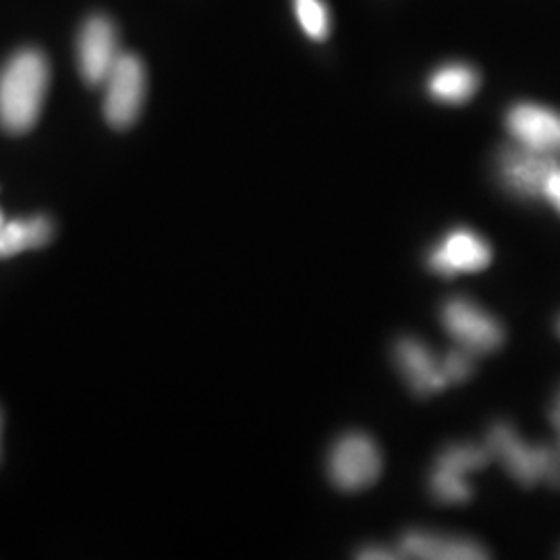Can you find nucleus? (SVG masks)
Returning a JSON list of instances; mask_svg holds the SVG:
<instances>
[{
    "label": "nucleus",
    "instance_id": "nucleus-1",
    "mask_svg": "<svg viewBox=\"0 0 560 560\" xmlns=\"http://www.w3.org/2000/svg\"><path fill=\"white\" fill-rule=\"evenodd\" d=\"M48 90V62L38 50H21L0 71V125L25 133L40 117Z\"/></svg>",
    "mask_w": 560,
    "mask_h": 560
},
{
    "label": "nucleus",
    "instance_id": "nucleus-2",
    "mask_svg": "<svg viewBox=\"0 0 560 560\" xmlns=\"http://www.w3.org/2000/svg\"><path fill=\"white\" fill-rule=\"evenodd\" d=\"M486 446L492 459L501 460L506 474L523 488H534L541 481L550 488H560L559 446L527 444L506 421H499L490 428Z\"/></svg>",
    "mask_w": 560,
    "mask_h": 560
},
{
    "label": "nucleus",
    "instance_id": "nucleus-3",
    "mask_svg": "<svg viewBox=\"0 0 560 560\" xmlns=\"http://www.w3.org/2000/svg\"><path fill=\"white\" fill-rule=\"evenodd\" d=\"M381 448L363 432H349L332 444L326 469L330 481L342 492H360L381 480Z\"/></svg>",
    "mask_w": 560,
    "mask_h": 560
},
{
    "label": "nucleus",
    "instance_id": "nucleus-4",
    "mask_svg": "<svg viewBox=\"0 0 560 560\" xmlns=\"http://www.w3.org/2000/svg\"><path fill=\"white\" fill-rule=\"evenodd\" d=\"M492 460L488 446L448 444L430 471V494L442 504H467L474 499L469 476Z\"/></svg>",
    "mask_w": 560,
    "mask_h": 560
},
{
    "label": "nucleus",
    "instance_id": "nucleus-5",
    "mask_svg": "<svg viewBox=\"0 0 560 560\" xmlns=\"http://www.w3.org/2000/svg\"><path fill=\"white\" fill-rule=\"evenodd\" d=\"M441 322L444 330L459 342V347L474 355L492 353L504 342L501 322L481 310L476 301L451 298L442 305Z\"/></svg>",
    "mask_w": 560,
    "mask_h": 560
},
{
    "label": "nucleus",
    "instance_id": "nucleus-6",
    "mask_svg": "<svg viewBox=\"0 0 560 560\" xmlns=\"http://www.w3.org/2000/svg\"><path fill=\"white\" fill-rule=\"evenodd\" d=\"M104 113L113 127H129L140 117L145 98V69L136 55L120 52L113 71L104 81Z\"/></svg>",
    "mask_w": 560,
    "mask_h": 560
},
{
    "label": "nucleus",
    "instance_id": "nucleus-7",
    "mask_svg": "<svg viewBox=\"0 0 560 560\" xmlns=\"http://www.w3.org/2000/svg\"><path fill=\"white\" fill-rule=\"evenodd\" d=\"M492 261L488 241L471 229H453L428 254V268L441 277L480 272Z\"/></svg>",
    "mask_w": 560,
    "mask_h": 560
},
{
    "label": "nucleus",
    "instance_id": "nucleus-8",
    "mask_svg": "<svg viewBox=\"0 0 560 560\" xmlns=\"http://www.w3.org/2000/svg\"><path fill=\"white\" fill-rule=\"evenodd\" d=\"M506 129L515 143L541 152L548 156H560V113L536 104L517 102L506 113Z\"/></svg>",
    "mask_w": 560,
    "mask_h": 560
},
{
    "label": "nucleus",
    "instance_id": "nucleus-9",
    "mask_svg": "<svg viewBox=\"0 0 560 560\" xmlns=\"http://www.w3.org/2000/svg\"><path fill=\"white\" fill-rule=\"evenodd\" d=\"M557 164V156L534 152L515 143L513 148L502 150L499 156V177L502 187L513 196L521 200H538L548 175Z\"/></svg>",
    "mask_w": 560,
    "mask_h": 560
},
{
    "label": "nucleus",
    "instance_id": "nucleus-10",
    "mask_svg": "<svg viewBox=\"0 0 560 560\" xmlns=\"http://www.w3.org/2000/svg\"><path fill=\"white\" fill-rule=\"evenodd\" d=\"M78 57L83 80L90 85H104L120 57L115 25L102 15L88 21L81 30Z\"/></svg>",
    "mask_w": 560,
    "mask_h": 560
},
{
    "label": "nucleus",
    "instance_id": "nucleus-11",
    "mask_svg": "<svg viewBox=\"0 0 560 560\" xmlns=\"http://www.w3.org/2000/svg\"><path fill=\"white\" fill-rule=\"evenodd\" d=\"M393 353L402 378L418 397H432L451 386L444 376L442 360L420 339L402 337L397 340Z\"/></svg>",
    "mask_w": 560,
    "mask_h": 560
},
{
    "label": "nucleus",
    "instance_id": "nucleus-12",
    "mask_svg": "<svg viewBox=\"0 0 560 560\" xmlns=\"http://www.w3.org/2000/svg\"><path fill=\"white\" fill-rule=\"evenodd\" d=\"M400 559L420 560H481L490 559V552L480 541L465 536H446L425 529H409L400 536Z\"/></svg>",
    "mask_w": 560,
    "mask_h": 560
},
{
    "label": "nucleus",
    "instance_id": "nucleus-13",
    "mask_svg": "<svg viewBox=\"0 0 560 560\" xmlns=\"http://www.w3.org/2000/svg\"><path fill=\"white\" fill-rule=\"evenodd\" d=\"M480 88V73L465 62L439 67L428 80V94L442 104H465Z\"/></svg>",
    "mask_w": 560,
    "mask_h": 560
},
{
    "label": "nucleus",
    "instance_id": "nucleus-14",
    "mask_svg": "<svg viewBox=\"0 0 560 560\" xmlns=\"http://www.w3.org/2000/svg\"><path fill=\"white\" fill-rule=\"evenodd\" d=\"M52 237V224L44 217L30 221L4 222L0 229V258H11L23 249L46 245Z\"/></svg>",
    "mask_w": 560,
    "mask_h": 560
},
{
    "label": "nucleus",
    "instance_id": "nucleus-15",
    "mask_svg": "<svg viewBox=\"0 0 560 560\" xmlns=\"http://www.w3.org/2000/svg\"><path fill=\"white\" fill-rule=\"evenodd\" d=\"M295 18L301 30L312 40H326L330 34V13L324 0H293Z\"/></svg>",
    "mask_w": 560,
    "mask_h": 560
},
{
    "label": "nucleus",
    "instance_id": "nucleus-16",
    "mask_svg": "<svg viewBox=\"0 0 560 560\" xmlns=\"http://www.w3.org/2000/svg\"><path fill=\"white\" fill-rule=\"evenodd\" d=\"M474 353L467 351V349H457V351H451L448 355L442 358V370H444V376L448 384H460V382L467 381L474 372Z\"/></svg>",
    "mask_w": 560,
    "mask_h": 560
},
{
    "label": "nucleus",
    "instance_id": "nucleus-17",
    "mask_svg": "<svg viewBox=\"0 0 560 560\" xmlns=\"http://www.w3.org/2000/svg\"><path fill=\"white\" fill-rule=\"evenodd\" d=\"M541 198L548 201L557 212L560 214V162L552 168V173L548 175Z\"/></svg>",
    "mask_w": 560,
    "mask_h": 560
},
{
    "label": "nucleus",
    "instance_id": "nucleus-18",
    "mask_svg": "<svg viewBox=\"0 0 560 560\" xmlns=\"http://www.w3.org/2000/svg\"><path fill=\"white\" fill-rule=\"evenodd\" d=\"M358 557L368 560L400 559L399 552H393V550H388V548H384V546H365V548H361Z\"/></svg>",
    "mask_w": 560,
    "mask_h": 560
},
{
    "label": "nucleus",
    "instance_id": "nucleus-19",
    "mask_svg": "<svg viewBox=\"0 0 560 560\" xmlns=\"http://www.w3.org/2000/svg\"><path fill=\"white\" fill-rule=\"evenodd\" d=\"M550 423H552V428H555V430L560 428V390L557 393V397H555L552 409H550Z\"/></svg>",
    "mask_w": 560,
    "mask_h": 560
},
{
    "label": "nucleus",
    "instance_id": "nucleus-20",
    "mask_svg": "<svg viewBox=\"0 0 560 560\" xmlns=\"http://www.w3.org/2000/svg\"><path fill=\"white\" fill-rule=\"evenodd\" d=\"M2 224H4V221H2V212H0V229H2Z\"/></svg>",
    "mask_w": 560,
    "mask_h": 560
},
{
    "label": "nucleus",
    "instance_id": "nucleus-21",
    "mask_svg": "<svg viewBox=\"0 0 560 560\" xmlns=\"http://www.w3.org/2000/svg\"><path fill=\"white\" fill-rule=\"evenodd\" d=\"M557 434H559V451H560V428H557Z\"/></svg>",
    "mask_w": 560,
    "mask_h": 560
},
{
    "label": "nucleus",
    "instance_id": "nucleus-22",
    "mask_svg": "<svg viewBox=\"0 0 560 560\" xmlns=\"http://www.w3.org/2000/svg\"><path fill=\"white\" fill-rule=\"evenodd\" d=\"M559 335H560V320H559Z\"/></svg>",
    "mask_w": 560,
    "mask_h": 560
}]
</instances>
